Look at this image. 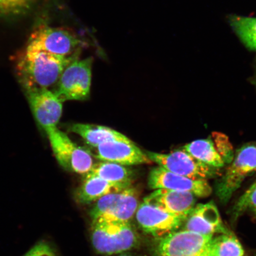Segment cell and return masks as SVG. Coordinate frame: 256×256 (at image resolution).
Instances as JSON below:
<instances>
[{
    "label": "cell",
    "instance_id": "6da1fadb",
    "mask_svg": "<svg viewBox=\"0 0 256 256\" xmlns=\"http://www.w3.org/2000/svg\"><path fill=\"white\" fill-rule=\"evenodd\" d=\"M80 56L66 57L24 50L16 60V73L23 88H49L56 85L64 70Z\"/></svg>",
    "mask_w": 256,
    "mask_h": 256
},
{
    "label": "cell",
    "instance_id": "7a4b0ae2",
    "mask_svg": "<svg viewBox=\"0 0 256 256\" xmlns=\"http://www.w3.org/2000/svg\"><path fill=\"white\" fill-rule=\"evenodd\" d=\"M92 242L99 254H117L136 247L138 236L130 222L98 219L92 220Z\"/></svg>",
    "mask_w": 256,
    "mask_h": 256
},
{
    "label": "cell",
    "instance_id": "3957f363",
    "mask_svg": "<svg viewBox=\"0 0 256 256\" xmlns=\"http://www.w3.org/2000/svg\"><path fill=\"white\" fill-rule=\"evenodd\" d=\"M84 46V42L72 32L42 25L31 34L25 50L70 57L80 55Z\"/></svg>",
    "mask_w": 256,
    "mask_h": 256
},
{
    "label": "cell",
    "instance_id": "277c9868",
    "mask_svg": "<svg viewBox=\"0 0 256 256\" xmlns=\"http://www.w3.org/2000/svg\"><path fill=\"white\" fill-rule=\"evenodd\" d=\"M44 131L57 162L64 169L84 176L90 172L94 162L88 150L74 142L57 126Z\"/></svg>",
    "mask_w": 256,
    "mask_h": 256
},
{
    "label": "cell",
    "instance_id": "5b68a950",
    "mask_svg": "<svg viewBox=\"0 0 256 256\" xmlns=\"http://www.w3.org/2000/svg\"><path fill=\"white\" fill-rule=\"evenodd\" d=\"M94 58L76 60L64 70L54 92L62 102L84 100L90 92Z\"/></svg>",
    "mask_w": 256,
    "mask_h": 256
},
{
    "label": "cell",
    "instance_id": "8992f818",
    "mask_svg": "<svg viewBox=\"0 0 256 256\" xmlns=\"http://www.w3.org/2000/svg\"><path fill=\"white\" fill-rule=\"evenodd\" d=\"M139 206L138 194L130 186L112 192L94 202L90 212L92 220L106 219L130 222Z\"/></svg>",
    "mask_w": 256,
    "mask_h": 256
},
{
    "label": "cell",
    "instance_id": "52a82bcc",
    "mask_svg": "<svg viewBox=\"0 0 256 256\" xmlns=\"http://www.w3.org/2000/svg\"><path fill=\"white\" fill-rule=\"evenodd\" d=\"M152 162L160 167L193 180H204L216 177L219 169L210 167L194 158L184 149L168 154L146 152Z\"/></svg>",
    "mask_w": 256,
    "mask_h": 256
},
{
    "label": "cell",
    "instance_id": "ba28073f",
    "mask_svg": "<svg viewBox=\"0 0 256 256\" xmlns=\"http://www.w3.org/2000/svg\"><path fill=\"white\" fill-rule=\"evenodd\" d=\"M256 171V145L242 147L236 154L232 164L218 182L216 194L222 203H226L238 190L247 176Z\"/></svg>",
    "mask_w": 256,
    "mask_h": 256
},
{
    "label": "cell",
    "instance_id": "9c48e42d",
    "mask_svg": "<svg viewBox=\"0 0 256 256\" xmlns=\"http://www.w3.org/2000/svg\"><path fill=\"white\" fill-rule=\"evenodd\" d=\"M213 236L178 230L160 238L158 256H210Z\"/></svg>",
    "mask_w": 256,
    "mask_h": 256
},
{
    "label": "cell",
    "instance_id": "30bf717a",
    "mask_svg": "<svg viewBox=\"0 0 256 256\" xmlns=\"http://www.w3.org/2000/svg\"><path fill=\"white\" fill-rule=\"evenodd\" d=\"M25 94L38 123L46 130L56 127L62 114V103L49 88L24 87Z\"/></svg>",
    "mask_w": 256,
    "mask_h": 256
},
{
    "label": "cell",
    "instance_id": "8fae6325",
    "mask_svg": "<svg viewBox=\"0 0 256 256\" xmlns=\"http://www.w3.org/2000/svg\"><path fill=\"white\" fill-rule=\"evenodd\" d=\"M148 184L152 190H168L190 192L196 197L206 198L212 188L207 180H193L174 174L162 167L153 168L150 172Z\"/></svg>",
    "mask_w": 256,
    "mask_h": 256
},
{
    "label": "cell",
    "instance_id": "7c38bea8",
    "mask_svg": "<svg viewBox=\"0 0 256 256\" xmlns=\"http://www.w3.org/2000/svg\"><path fill=\"white\" fill-rule=\"evenodd\" d=\"M136 218L144 232L160 238L177 231L185 220L146 202L138 208Z\"/></svg>",
    "mask_w": 256,
    "mask_h": 256
},
{
    "label": "cell",
    "instance_id": "4fadbf2b",
    "mask_svg": "<svg viewBox=\"0 0 256 256\" xmlns=\"http://www.w3.org/2000/svg\"><path fill=\"white\" fill-rule=\"evenodd\" d=\"M95 156L102 162L116 163L124 166L148 164L152 162L132 142L114 140L96 146Z\"/></svg>",
    "mask_w": 256,
    "mask_h": 256
},
{
    "label": "cell",
    "instance_id": "5bb4252c",
    "mask_svg": "<svg viewBox=\"0 0 256 256\" xmlns=\"http://www.w3.org/2000/svg\"><path fill=\"white\" fill-rule=\"evenodd\" d=\"M182 226V230L203 235L230 232L224 226L218 210L212 202L195 206Z\"/></svg>",
    "mask_w": 256,
    "mask_h": 256
},
{
    "label": "cell",
    "instance_id": "9a60e30c",
    "mask_svg": "<svg viewBox=\"0 0 256 256\" xmlns=\"http://www.w3.org/2000/svg\"><path fill=\"white\" fill-rule=\"evenodd\" d=\"M196 198L190 192L160 188L144 198V202L186 220L195 206Z\"/></svg>",
    "mask_w": 256,
    "mask_h": 256
},
{
    "label": "cell",
    "instance_id": "2e32d148",
    "mask_svg": "<svg viewBox=\"0 0 256 256\" xmlns=\"http://www.w3.org/2000/svg\"><path fill=\"white\" fill-rule=\"evenodd\" d=\"M130 186L110 183L97 176L87 174L82 185L76 190V200L82 204L94 203L112 192L123 190Z\"/></svg>",
    "mask_w": 256,
    "mask_h": 256
},
{
    "label": "cell",
    "instance_id": "e0dca14e",
    "mask_svg": "<svg viewBox=\"0 0 256 256\" xmlns=\"http://www.w3.org/2000/svg\"><path fill=\"white\" fill-rule=\"evenodd\" d=\"M69 131L81 136L85 142L92 148H96L102 144L114 140L132 142L122 134L110 128L96 124H73L69 128Z\"/></svg>",
    "mask_w": 256,
    "mask_h": 256
},
{
    "label": "cell",
    "instance_id": "ac0fdd59",
    "mask_svg": "<svg viewBox=\"0 0 256 256\" xmlns=\"http://www.w3.org/2000/svg\"><path fill=\"white\" fill-rule=\"evenodd\" d=\"M183 149L194 158L210 167L220 169L225 165L215 144L210 138L194 140L185 145Z\"/></svg>",
    "mask_w": 256,
    "mask_h": 256
},
{
    "label": "cell",
    "instance_id": "d6986e66",
    "mask_svg": "<svg viewBox=\"0 0 256 256\" xmlns=\"http://www.w3.org/2000/svg\"><path fill=\"white\" fill-rule=\"evenodd\" d=\"M88 175L97 176L110 183L130 186L134 174L126 166L116 163L102 162L94 163Z\"/></svg>",
    "mask_w": 256,
    "mask_h": 256
},
{
    "label": "cell",
    "instance_id": "ffe728a7",
    "mask_svg": "<svg viewBox=\"0 0 256 256\" xmlns=\"http://www.w3.org/2000/svg\"><path fill=\"white\" fill-rule=\"evenodd\" d=\"M241 243L231 232L212 238L210 245V256H244Z\"/></svg>",
    "mask_w": 256,
    "mask_h": 256
},
{
    "label": "cell",
    "instance_id": "44dd1931",
    "mask_svg": "<svg viewBox=\"0 0 256 256\" xmlns=\"http://www.w3.org/2000/svg\"><path fill=\"white\" fill-rule=\"evenodd\" d=\"M229 22L243 44L256 51V18L232 15Z\"/></svg>",
    "mask_w": 256,
    "mask_h": 256
},
{
    "label": "cell",
    "instance_id": "7402d4cb",
    "mask_svg": "<svg viewBox=\"0 0 256 256\" xmlns=\"http://www.w3.org/2000/svg\"><path fill=\"white\" fill-rule=\"evenodd\" d=\"M37 0H0V18L18 17L27 14Z\"/></svg>",
    "mask_w": 256,
    "mask_h": 256
},
{
    "label": "cell",
    "instance_id": "603a6c76",
    "mask_svg": "<svg viewBox=\"0 0 256 256\" xmlns=\"http://www.w3.org/2000/svg\"><path fill=\"white\" fill-rule=\"evenodd\" d=\"M214 144L224 162H231L233 159V150L228 138L224 134L214 132L212 134Z\"/></svg>",
    "mask_w": 256,
    "mask_h": 256
},
{
    "label": "cell",
    "instance_id": "cb8c5ba5",
    "mask_svg": "<svg viewBox=\"0 0 256 256\" xmlns=\"http://www.w3.org/2000/svg\"><path fill=\"white\" fill-rule=\"evenodd\" d=\"M247 209L251 210L256 216V188H248L240 198L235 208L236 216Z\"/></svg>",
    "mask_w": 256,
    "mask_h": 256
},
{
    "label": "cell",
    "instance_id": "d4e9b609",
    "mask_svg": "<svg viewBox=\"0 0 256 256\" xmlns=\"http://www.w3.org/2000/svg\"><path fill=\"white\" fill-rule=\"evenodd\" d=\"M24 256H57L55 250L49 243L41 242L34 246Z\"/></svg>",
    "mask_w": 256,
    "mask_h": 256
},
{
    "label": "cell",
    "instance_id": "484cf974",
    "mask_svg": "<svg viewBox=\"0 0 256 256\" xmlns=\"http://www.w3.org/2000/svg\"><path fill=\"white\" fill-rule=\"evenodd\" d=\"M256 188V182H255V183L254 184H252V186H251V187L250 188H251V190H254V188Z\"/></svg>",
    "mask_w": 256,
    "mask_h": 256
},
{
    "label": "cell",
    "instance_id": "4316f807",
    "mask_svg": "<svg viewBox=\"0 0 256 256\" xmlns=\"http://www.w3.org/2000/svg\"><path fill=\"white\" fill-rule=\"evenodd\" d=\"M119 256H133L130 255V254H121Z\"/></svg>",
    "mask_w": 256,
    "mask_h": 256
}]
</instances>
